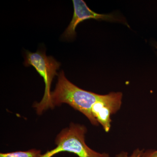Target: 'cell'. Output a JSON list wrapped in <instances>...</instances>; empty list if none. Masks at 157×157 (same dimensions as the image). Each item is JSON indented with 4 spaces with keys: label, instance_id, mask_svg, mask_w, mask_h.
Returning a JSON list of instances; mask_svg holds the SVG:
<instances>
[{
    "label": "cell",
    "instance_id": "9",
    "mask_svg": "<svg viewBox=\"0 0 157 157\" xmlns=\"http://www.w3.org/2000/svg\"><path fill=\"white\" fill-rule=\"evenodd\" d=\"M156 48L157 49V45L156 46Z\"/></svg>",
    "mask_w": 157,
    "mask_h": 157
},
{
    "label": "cell",
    "instance_id": "4",
    "mask_svg": "<svg viewBox=\"0 0 157 157\" xmlns=\"http://www.w3.org/2000/svg\"><path fill=\"white\" fill-rule=\"evenodd\" d=\"M122 94L112 92L104 95L103 98L94 104L92 113L101 124L105 132H109L111 128V116L120 109L121 105Z\"/></svg>",
    "mask_w": 157,
    "mask_h": 157
},
{
    "label": "cell",
    "instance_id": "3",
    "mask_svg": "<svg viewBox=\"0 0 157 157\" xmlns=\"http://www.w3.org/2000/svg\"><path fill=\"white\" fill-rule=\"evenodd\" d=\"M25 66H33L44 79L45 84V92L43 98L39 103H35L33 107L37 114H42L49 108L51 105V87L55 76L58 75L57 70L60 63L52 56H47L44 51L38 50L36 52L26 51Z\"/></svg>",
    "mask_w": 157,
    "mask_h": 157
},
{
    "label": "cell",
    "instance_id": "8",
    "mask_svg": "<svg viewBox=\"0 0 157 157\" xmlns=\"http://www.w3.org/2000/svg\"><path fill=\"white\" fill-rule=\"evenodd\" d=\"M141 157H157V150H149L143 153Z\"/></svg>",
    "mask_w": 157,
    "mask_h": 157
},
{
    "label": "cell",
    "instance_id": "6",
    "mask_svg": "<svg viewBox=\"0 0 157 157\" xmlns=\"http://www.w3.org/2000/svg\"><path fill=\"white\" fill-rule=\"evenodd\" d=\"M41 151L32 149L27 151H18L9 153H1L0 157H42Z\"/></svg>",
    "mask_w": 157,
    "mask_h": 157
},
{
    "label": "cell",
    "instance_id": "7",
    "mask_svg": "<svg viewBox=\"0 0 157 157\" xmlns=\"http://www.w3.org/2000/svg\"><path fill=\"white\" fill-rule=\"evenodd\" d=\"M143 153V150H140L139 149H137L134 151L132 155L128 156V153L123 152L117 155V157H141Z\"/></svg>",
    "mask_w": 157,
    "mask_h": 157
},
{
    "label": "cell",
    "instance_id": "5",
    "mask_svg": "<svg viewBox=\"0 0 157 157\" xmlns=\"http://www.w3.org/2000/svg\"><path fill=\"white\" fill-rule=\"evenodd\" d=\"M74 13L72 20L63 34L62 38L72 39L76 36V29L78 24L86 20L94 19L107 21H117L118 19L112 14H101L93 11L88 7L83 0H73Z\"/></svg>",
    "mask_w": 157,
    "mask_h": 157
},
{
    "label": "cell",
    "instance_id": "2",
    "mask_svg": "<svg viewBox=\"0 0 157 157\" xmlns=\"http://www.w3.org/2000/svg\"><path fill=\"white\" fill-rule=\"evenodd\" d=\"M86 131L84 126L71 124L57 136L56 147L42 155V157H52L62 152L72 153L78 157H109L108 154L98 152L86 145L85 141Z\"/></svg>",
    "mask_w": 157,
    "mask_h": 157
},
{
    "label": "cell",
    "instance_id": "1",
    "mask_svg": "<svg viewBox=\"0 0 157 157\" xmlns=\"http://www.w3.org/2000/svg\"><path fill=\"white\" fill-rule=\"evenodd\" d=\"M58 76L55 89L51 94V108L63 104H69L84 114L93 125H98V121L92 113V108L103 98L104 95L98 94L78 87L66 78L63 71Z\"/></svg>",
    "mask_w": 157,
    "mask_h": 157
}]
</instances>
